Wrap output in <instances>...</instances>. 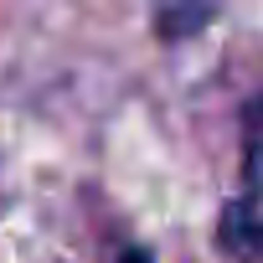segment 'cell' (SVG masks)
<instances>
[{"label":"cell","instance_id":"cell-1","mask_svg":"<svg viewBox=\"0 0 263 263\" xmlns=\"http://www.w3.org/2000/svg\"><path fill=\"white\" fill-rule=\"evenodd\" d=\"M119 263H150V258H145V253H124Z\"/></svg>","mask_w":263,"mask_h":263}]
</instances>
